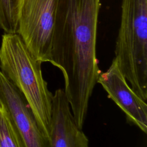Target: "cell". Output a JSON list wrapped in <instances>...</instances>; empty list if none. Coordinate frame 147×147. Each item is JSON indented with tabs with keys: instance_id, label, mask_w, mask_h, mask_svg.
I'll return each instance as SVG.
<instances>
[{
	"instance_id": "cell-1",
	"label": "cell",
	"mask_w": 147,
	"mask_h": 147,
	"mask_svg": "<svg viewBox=\"0 0 147 147\" xmlns=\"http://www.w3.org/2000/svg\"><path fill=\"white\" fill-rule=\"evenodd\" d=\"M100 0H58L51 63L64 79V92L76 123L83 125L100 74L96 58Z\"/></svg>"
},
{
	"instance_id": "cell-2",
	"label": "cell",
	"mask_w": 147,
	"mask_h": 147,
	"mask_svg": "<svg viewBox=\"0 0 147 147\" xmlns=\"http://www.w3.org/2000/svg\"><path fill=\"white\" fill-rule=\"evenodd\" d=\"M17 33H5L0 47V69L21 92L44 136L48 139L53 95L41 70Z\"/></svg>"
},
{
	"instance_id": "cell-3",
	"label": "cell",
	"mask_w": 147,
	"mask_h": 147,
	"mask_svg": "<svg viewBox=\"0 0 147 147\" xmlns=\"http://www.w3.org/2000/svg\"><path fill=\"white\" fill-rule=\"evenodd\" d=\"M131 89L147 99V0H122L115 57Z\"/></svg>"
},
{
	"instance_id": "cell-4",
	"label": "cell",
	"mask_w": 147,
	"mask_h": 147,
	"mask_svg": "<svg viewBox=\"0 0 147 147\" xmlns=\"http://www.w3.org/2000/svg\"><path fill=\"white\" fill-rule=\"evenodd\" d=\"M57 3L58 0H18L17 33L41 63L51 61Z\"/></svg>"
},
{
	"instance_id": "cell-5",
	"label": "cell",
	"mask_w": 147,
	"mask_h": 147,
	"mask_svg": "<svg viewBox=\"0 0 147 147\" xmlns=\"http://www.w3.org/2000/svg\"><path fill=\"white\" fill-rule=\"evenodd\" d=\"M0 102L7 110L22 147H49L24 97L0 70Z\"/></svg>"
},
{
	"instance_id": "cell-6",
	"label": "cell",
	"mask_w": 147,
	"mask_h": 147,
	"mask_svg": "<svg viewBox=\"0 0 147 147\" xmlns=\"http://www.w3.org/2000/svg\"><path fill=\"white\" fill-rule=\"evenodd\" d=\"M97 83L125 114L128 121L147 133V105L130 87L114 58L108 69L100 73Z\"/></svg>"
},
{
	"instance_id": "cell-7",
	"label": "cell",
	"mask_w": 147,
	"mask_h": 147,
	"mask_svg": "<svg viewBox=\"0 0 147 147\" xmlns=\"http://www.w3.org/2000/svg\"><path fill=\"white\" fill-rule=\"evenodd\" d=\"M49 147H88V139L77 126L64 90L53 95Z\"/></svg>"
},
{
	"instance_id": "cell-8",
	"label": "cell",
	"mask_w": 147,
	"mask_h": 147,
	"mask_svg": "<svg viewBox=\"0 0 147 147\" xmlns=\"http://www.w3.org/2000/svg\"><path fill=\"white\" fill-rule=\"evenodd\" d=\"M0 147H22L10 115L1 102Z\"/></svg>"
},
{
	"instance_id": "cell-9",
	"label": "cell",
	"mask_w": 147,
	"mask_h": 147,
	"mask_svg": "<svg viewBox=\"0 0 147 147\" xmlns=\"http://www.w3.org/2000/svg\"><path fill=\"white\" fill-rule=\"evenodd\" d=\"M18 0H0V28L5 33H17Z\"/></svg>"
}]
</instances>
